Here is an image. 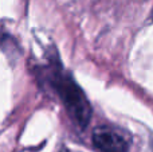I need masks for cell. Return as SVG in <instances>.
I'll return each mask as SVG.
<instances>
[{
  "mask_svg": "<svg viewBox=\"0 0 153 152\" xmlns=\"http://www.w3.org/2000/svg\"><path fill=\"white\" fill-rule=\"evenodd\" d=\"M50 80L71 120L79 128L87 127L91 117V107L78 83L62 69L53 70L50 73Z\"/></svg>",
  "mask_w": 153,
  "mask_h": 152,
  "instance_id": "obj_1",
  "label": "cell"
},
{
  "mask_svg": "<svg viewBox=\"0 0 153 152\" xmlns=\"http://www.w3.org/2000/svg\"><path fill=\"white\" fill-rule=\"evenodd\" d=\"M93 145L100 152H128L130 137L122 129L113 125H100L91 135Z\"/></svg>",
  "mask_w": 153,
  "mask_h": 152,
  "instance_id": "obj_2",
  "label": "cell"
},
{
  "mask_svg": "<svg viewBox=\"0 0 153 152\" xmlns=\"http://www.w3.org/2000/svg\"><path fill=\"white\" fill-rule=\"evenodd\" d=\"M152 19H153V10H152Z\"/></svg>",
  "mask_w": 153,
  "mask_h": 152,
  "instance_id": "obj_3",
  "label": "cell"
}]
</instances>
